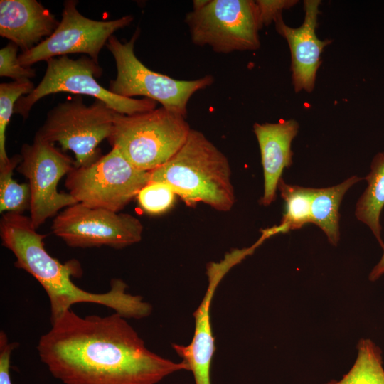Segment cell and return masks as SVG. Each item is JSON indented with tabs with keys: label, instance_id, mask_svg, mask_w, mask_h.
<instances>
[{
	"label": "cell",
	"instance_id": "6da1fadb",
	"mask_svg": "<svg viewBox=\"0 0 384 384\" xmlns=\"http://www.w3.org/2000/svg\"><path fill=\"white\" fill-rule=\"evenodd\" d=\"M37 351L53 377L64 384H157L189 370L149 351L121 314L84 317L71 309L51 322Z\"/></svg>",
	"mask_w": 384,
	"mask_h": 384
},
{
	"label": "cell",
	"instance_id": "7a4b0ae2",
	"mask_svg": "<svg viewBox=\"0 0 384 384\" xmlns=\"http://www.w3.org/2000/svg\"><path fill=\"white\" fill-rule=\"evenodd\" d=\"M2 245L16 258L15 266L26 270L43 287L49 298L51 322L77 303H93L113 309L126 319H142L151 306L139 295L126 292L127 285L113 279L105 293H92L75 284L71 277L81 274L77 261L60 263L45 249L46 235L36 232L29 217L15 213L3 214L0 221Z\"/></svg>",
	"mask_w": 384,
	"mask_h": 384
},
{
	"label": "cell",
	"instance_id": "3957f363",
	"mask_svg": "<svg viewBox=\"0 0 384 384\" xmlns=\"http://www.w3.org/2000/svg\"><path fill=\"white\" fill-rule=\"evenodd\" d=\"M149 172L150 181L166 183L190 207L203 203L225 212L235 203L227 157L197 130L191 129L176 154Z\"/></svg>",
	"mask_w": 384,
	"mask_h": 384
},
{
	"label": "cell",
	"instance_id": "277c9868",
	"mask_svg": "<svg viewBox=\"0 0 384 384\" xmlns=\"http://www.w3.org/2000/svg\"><path fill=\"white\" fill-rule=\"evenodd\" d=\"M191 129L186 117L163 107L131 115L117 112L108 141L136 168L150 171L176 154Z\"/></svg>",
	"mask_w": 384,
	"mask_h": 384
},
{
	"label": "cell",
	"instance_id": "5b68a950",
	"mask_svg": "<svg viewBox=\"0 0 384 384\" xmlns=\"http://www.w3.org/2000/svg\"><path fill=\"white\" fill-rule=\"evenodd\" d=\"M139 33L137 28L130 40L124 43L114 35L108 40L106 46L112 54L117 68L116 78L110 81L108 90L124 97L144 96L186 117L191 97L211 85L214 78L206 75L193 80H179L149 69L134 53V44Z\"/></svg>",
	"mask_w": 384,
	"mask_h": 384
},
{
	"label": "cell",
	"instance_id": "8992f818",
	"mask_svg": "<svg viewBox=\"0 0 384 384\" xmlns=\"http://www.w3.org/2000/svg\"><path fill=\"white\" fill-rule=\"evenodd\" d=\"M117 112L95 99L90 105L77 95L48 111L36 135L60 145L75 156V166L88 165L102 156L100 143L110 137Z\"/></svg>",
	"mask_w": 384,
	"mask_h": 384
},
{
	"label": "cell",
	"instance_id": "52a82bcc",
	"mask_svg": "<svg viewBox=\"0 0 384 384\" xmlns=\"http://www.w3.org/2000/svg\"><path fill=\"white\" fill-rule=\"evenodd\" d=\"M149 181V171L136 168L112 147L93 163L74 166L65 184L78 203L118 213Z\"/></svg>",
	"mask_w": 384,
	"mask_h": 384
},
{
	"label": "cell",
	"instance_id": "ba28073f",
	"mask_svg": "<svg viewBox=\"0 0 384 384\" xmlns=\"http://www.w3.org/2000/svg\"><path fill=\"white\" fill-rule=\"evenodd\" d=\"M43 78L28 95L18 100L14 113L26 119L34 105L42 97L58 92L90 95L104 102L115 112L131 115L156 109L157 102L144 98L137 100L117 95L96 80L102 73L99 63L83 55L74 60L68 55L50 58Z\"/></svg>",
	"mask_w": 384,
	"mask_h": 384
},
{
	"label": "cell",
	"instance_id": "9c48e42d",
	"mask_svg": "<svg viewBox=\"0 0 384 384\" xmlns=\"http://www.w3.org/2000/svg\"><path fill=\"white\" fill-rule=\"evenodd\" d=\"M192 42L215 52L255 50L260 48L262 28L252 0H207L185 17Z\"/></svg>",
	"mask_w": 384,
	"mask_h": 384
},
{
	"label": "cell",
	"instance_id": "30bf717a",
	"mask_svg": "<svg viewBox=\"0 0 384 384\" xmlns=\"http://www.w3.org/2000/svg\"><path fill=\"white\" fill-rule=\"evenodd\" d=\"M20 154L22 159L17 170L28 181L29 218L37 230L61 208L78 203L69 193L57 189L59 181L73 169L75 161L36 135L32 144H23Z\"/></svg>",
	"mask_w": 384,
	"mask_h": 384
},
{
	"label": "cell",
	"instance_id": "8fae6325",
	"mask_svg": "<svg viewBox=\"0 0 384 384\" xmlns=\"http://www.w3.org/2000/svg\"><path fill=\"white\" fill-rule=\"evenodd\" d=\"M78 2L64 1L62 18L54 32L36 46L18 55L22 66L31 67L36 63L71 53L87 54L98 63L100 52L110 38L134 19L127 15L110 21L93 20L79 12Z\"/></svg>",
	"mask_w": 384,
	"mask_h": 384
},
{
	"label": "cell",
	"instance_id": "7c38bea8",
	"mask_svg": "<svg viewBox=\"0 0 384 384\" xmlns=\"http://www.w3.org/2000/svg\"><path fill=\"white\" fill-rule=\"evenodd\" d=\"M52 230L73 247L105 245L119 249L139 242L143 225L130 214L77 203L56 215Z\"/></svg>",
	"mask_w": 384,
	"mask_h": 384
},
{
	"label": "cell",
	"instance_id": "4fadbf2b",
	"mask_svg": "<svg viewBox=\"0 0 384 384\" xmlns=\"http://www.w3.org/2000/svg\"><path fill=\"white\" fill-rule=\"evenodd\" d=\"M257 247L234 250L225 255L220 262H210L207 267L208 285L200 305L193 313L195 329L191 342L187 346L173 344L176 353L182 358L193 373L195 384H211L210 366L215 346L210 322V306L215 292L227 272Z\"/></svg>",
	"mask_w": 384,
	"mask_h": 384
},
{
	"label": "cell",
	"instance_id": "5bb4252c",
	"mask_svg": "<svg viewBox=\"0 0 384 384\" xmlns=\"http://www.w3.org/2000/svg\"><path fill=\"white\" fill-rule=\"evenodd\" d=\"M319 0L304 1V18L298 28L288 26L282 18L274 22L277 31L286 39L291 53L292 79L294 91H313L321 55L331 41H321L316 34Z\"/></svg>",
	"mask_w": 384,
	"mask_h": 384
},
{
	"label": "cell",
	"instance_id": "9a60e30c",
	"mask_svg": "<svg viewBox=\"0 0 384 384\" xmlns=\"http://www.w3.org/2000/svg\"><path fill=\"white\" fill-rule=\"evenodd\" d=\"M59 21L36 0H1L0 36L27 51L49 37Z\"/></svg>",
	"mask_w": 384,
	"mask_h": 384
},
{
	"label": "cell",
	"instance_id": "2e32d148",
	"mask_svg": "<svg viewBox=\"0 0 384 384\" xmlns=\"http://www.w3.org/2000/svg\"><path fill=\"white\" fill-rule=\"evenodd\" d=\"M253 131L260 150L264 176V192L260 202L267 206L275 200L283 171L292 164L291 145L298 133L299 124L294 119L255 123Z\"/></svg>",
	"mask_w": 384,
	"mask_h": 384
},
{
	"label": "cell",
	"instance_id": "e0dca14e",
	"mask_svg": "<svg viewBox=\"0 0 384 384\" xmlns=\"http://www.w3.org/2000/svg\"><path fill=\"white\" fill-rule=\"evenodd\" d=\"M370 169L369 173L363 178L367 182V187L357 201L355 215L370 228L383 249L380 217L384 207V151L374 156Z\"/></svg>",
	"mask_w": 384,
	"mask_h": 384
},
{
	"label": "cell",
	"instance_id": "ac0fdd59",
	"mask_svg": "<svg viewBox=\"0 0 384 384\" xmlns=\"http://www.w3.org/2000/svg\"><path fill=\"white\" fill-rule=\"evenodd\" d=\"M363 178L352 176L337 185L315 188L311 203V223L325 233L328 241L336 246L340 240L339 208L348 190Z\"/></svg>",
	"mask_w": 384,
	"mask_h": 384
},
{
	"label": "cell",
	"instance_id": "d6986e66",
	"mask_svg": "<svg viewBox=\"0 0 384 384\" xmlns=\"http://www.w3.org/2000/svg\"><path fill=\"white\" fill-rule=\"evenodd\" d=\"M277 189L285 203V210L280 224L279 233L302 228L311 223V203L314 188L288 184L281 178Z\"/></svg>",
	"mask_w": 384,
	"mask_h": 384
},
{
	"label": "cell",
	"instance_id": "ffe728a7",
	"mask_svg": "<svg viewBox=\"0 0 384 384\" xmlns=\"http://www.w3.org/2000/svg\"><path fill=\"white\" fill-rule=\"evenodd\" d=\"M357 349L358 356L351 370L340 380L326 384H384L380 348L370 339L362 338Z\"/></svg>",
	"mask_w": 384,
	"mask_h": 384
},
{
	"label": "cell",
	"instance_id": "44dd1931",
	"mask_svg": "<svg viewBox=\"0 0 384 384\" xmlns=\"http://www.w3.org/2000/svg\"><path fill=\"white\" fill-rule=\"evenodd\" d=\"M21 154L10 158L9 162L0 166V212L23 214L30 206L28 183H18L13 178L14 169L21 161Z\"/></svg>",
	"mask_w": 384,
	"mask_h": 384
},
{
	"label": "cell",
	"instance_id": "7402d4cb",
	"mask_svg": "<svg viewBox=\"0 0 384 384\" xmlns=\"http://www.w3.org/2000/svg\"><path fill=\"white\" fill-rule=\"evenodd\" d=\"M34 88L31 80L0 84V166L10 161L6 152V129L14 113L15 105L19 98L30 94Z\"/></svg>",
	"mask_w": 384,
	"mask_h": 384
},
{
	"label": "cell",
	"instance_id": "603a6c76",
	"mask_svg": "<svg viewBox=\"0 0 384 384\" xmlns=\"http://www.w3.org/2000/svg\"><path fill=\"white\" fill-rule=\"evenodd\" d=\"M176 193L166 183L150 181L137 196L139 206L149 214H161L174 204Z\"/></svg>",
	"mask_w": 384,
	"mask_h": 384
},
{
	"label": "cell",
	"instance_id": "cb8c5ba5",
	"mask_svg": "<svg viewBox=\"0 0 384 384\" xmlns=\"http://www.w3.org/2000/svg\"><path fill=\"white\" fill-rule=\"evenodd\" d=\"M18 46L9 42L0 50V76L10 78L14 81H28L36 76V70L22 66L18 61Z\"/></svg>",
	"mask_w": 384,
	"mask_h": 384
},
{
	"label": "cell",
	"instance_id": "d4e9b609",
	"mask_svg": "<svg viewBox=\"0 0 384 384\" xmlns=\"http://www.w3.org/2000/svg\"><path fill=\"white\" fill-rule=\"evenodd\" d=\"M298 1L294 0H257V4L260 22L264 26L270 25L282 18V13L294 6Z\"/></svg>",
	"mask_w": 384,
	"mask_h": 384
},
{
	"label": "cell",
	"instance_id": "484cf974",
	"mask_svg": "<svg viewBox=\"0 0 384 384\" xmlns=\"http://www.w3.org/2000/svg\"><path fill=\"white\" fill-rule=\"evenodd\" d=\"M16 343H9L4 331L0 333V384H12L10 376V360Z\"/></svg>",
	"mask_w": 384,
	"mask_h": 384
},
{
	"label": "cell",
	"instance_id": "4316f807",
	"mask_svg": "<svg viewBox=\"0 0 384 384\" xmlns=\"http://www.w3.org/2000/svg\"><path fill=\"white\" fill-rule=\"evenodd\" d=\"M383 252L379 262L373 267L370 271L368 278L369 280L374 282L378 279L384 274V247Z\"/></svg>",
	"mask_w": 384,
	"mask_h": 384
}]
</instances>
